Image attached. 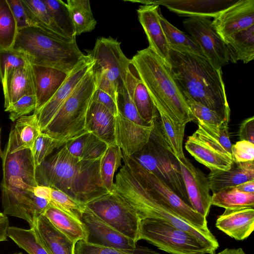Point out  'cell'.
I'll return each instance as SVG.
<instances>
[{
	"mask_svg": "<svg viewBox=\"0 0 254 254\" xmlns=\"http://www.w3.org/2000/svg\"><path fill=\"white\" fill-rule=\"evenodd\" d=\"M169 48L172 75L185 99L201 103L230 120L222 68H216L206 57L185 48Z\"/></svg>",
	"mask_w": 254,
	"mask_h": 254,
	"instance_id": "1",
	"label": "cell"
},
{
	"mask_svg": "<svg viewBox=\"0 0 254 254\" xmlns=\"http://www.w3.org/2000/svg\"><path fill=\"white\" fill-rule=\"evenodd\" d=\"M100 159L82 160L71 154L64 145L36 167L37 183L59 190L85 205L108 192L101 181Z\"/></svg>",
	"mask_w": 254,
	"mask_h": 254,
	"instance_id": "2",
	"label": "cell"
},
{
	"mask_svg": "<svg viewBox=\"0 0 254 254\" xmlns=\"http://www.w3.org/2000/svg\"><path fill=\"white\" fill-rule=\"evenodd\" d=\"M130 61L158 111L181 124L196 123L172 76L170 65L149 47L137 51Z\"/></svg>",
	"mask_w": 254,
	"mask_h": 254,
	"instance_id": "3",
	"label": "cell"
},
{
	"mask_svg": "<svg viewBox=\"0 0 254 254\" xmlns=\"http://www.w3.org/2000/svg\"><path fill=\"white\" fill-rule=\"evenodd\" d=\"M114 192L138 215L141 219H158L196 237L215 252L219 247L212 233L201 231L183 220L154 194L148 190L128 168H124L116 175Z\"/></svg>",
	"mask_w": 254,
	"mask_h": 254,
	"instance_id": "4",
	"label": "cell"
},
{
	"mask_svg": "<svg viewBox=\"0 0 254 254\" xmlns=\"http://www.w3.org/2000/svg\"><path fill=\"white\" fill-rule=\"evenodd\" d=\"M12 48L24 53L31 64L57 68L67 73L86 57L76 41L64 42L34 26L18 30Z\"/></svg>",
	"mask_w": 254,
	"mask_h": 254,
	"instance_id": "5",
	"label": "cell"
},
{
	"mask_svg": "<svg viewBox=\"0 0 254 254\" xmlns=\"http://www.w3.org/2000/svg\"><path fill=\"white\" fill-rule=\"evenodd\" d=\"M96 88L91 67L42 132L66 142L87 132V114Z\"/></svg>",
	"mask_w": 254,
	"mask_h": 254,
	"instance_id": "6",
	"label": "cell"
},
{
	"mask_svg": "<svg viewBox=\"0 0 254 254\" xmlns=\"http://www.w3.org/2000/svg\"><path fill=\"white\" fill-rule=\"evenodd\" d=\"M92 60V70L96 88L109 94L117 103L118 94L126 88L131 61L123 52L121 43L109 37L98 38L91 50H86Z\"/></svg>",
	"mask_w": 254,
	"mask_h": 254,
	"instance_id": "7",
	"label": "cell"
},
{
	"mask_svg": "<svg viewBox=\"0 0 254 254\" xmlns=\"http://www.w3.org/2000/svg\"><path fill=\"white\" fill-rule=\"evenodd\" d=\"M131 157L143 168L161 179L190 205L178 160L165 140L158 118L153 122L148 142Z\"/></svg>",
	"mask_w": 254,
	"mask_h": 254,
	"instance_id": "8",
	"label": "cell"
},
{
	"mask_svg": "<svg viewBox=\"0 0 254 254\" xmlns=\"http://www.w3.org/2000/svg\"><path fill=\"white\" fill-rule=\"evenodd\" d=\"M229 123L214 126L197 121V129L185 142L188 152L210 171H227L233 163Z\"/></svg>",
	"mask_w": 254,
	"mask_h": 254,
	"instance_id": "9",
	"label": "cell"
},
{
	"mask_svg": "<svg viewBox=\"0 0 254 254\" xmlns=\"http://www.w3.org/2000/svg\"><path fill=\"white\" fill-rule=\"evenodd\" d=\"M143 240L170 254H214L196 237L163 220H140L137 241Z\"/></svg>",
	"mask_w": 254,
	"mask_h": 254,
	"instance_id": "10",
	"label": "cell"
},
{
	"mask_svg": "<svg viewBox=\"0 0 254 254\" xmlns=\"http://www.w3.org/2000/svg\"><path fill=\"white\" fill-rule=\"evenodd\" d=\"M36 181L13 179L1 182L3 213L25 220L31 227L39 216L44 214L50 205L45 198L36 196Z\"/></svg>",
	"mask_w": 254,
	"mask_h": 254,
	"instance_id": "11",
	"label": "cell"
},
{
	"mask_svg": "<svg viewBox=\"0 0 254 254\" xmlns=\"http://www.w3.org/2000/svg\"><path fill=\"white\" fill-rule=\"evenodd\" d=\"M123 161L138 180L150 192L162 200L179 217L190 225L207 233H211L206 218L185 202L168 186L152 173L146 170L131 156L123 153Z\"/></svg>",
	"mask_w": 254,
	"mask_h": 254,
	"instance_id": "12",
	"label": "cell"
},
{
	"mask_svg": "<svg viewBox=\"0 0 254 254\" xmlns=\"http://www.w3.org/2000/svg\"><path fill=\"white\" fill-rule=\"evenodd\" d=\"M85 206L107 224L137 243L140 219L115 192L101 195Z\"/></svg>",
	"mask_w": 254,
	"mask_h": 254,
	"instance_id": "13",
	"label": "cell"
},
{
	"mask_svg": "<svg viewBox=\"0 0 254 254\" xmlns=\"http://www.w3.org/2000/svg\"><path fill=\"white\" fill-rule=\"evenodd\" d=\"M183 23L214 67L221 68L229 63L226 44L214 29L210 18L188 17Z\"/></svg>",
	"mask_w": 254,
	"mask_h": 254,
	"instance_id": "14",
	"label": "cell"
},
{
	"mask_svg": "<svg viewBox=\"0 0 254 254\" xmlns=\"http://www.w3.org/2000/svg\"><path fill=\"white\" fill-rule=\"evenodd\" d=\"M80 220L86 232L84 241L88 243L127 251L138 247L134 241L112 228L85 206Z\"/></svg>",
	"mask_w": 254,
	"mask_h": 254,
	"instance_id": "15",
	"label": "cell"
},
{
	"mask_svg": "<svg viewBox=\"0 0 254 254\" xmlns=\"http://www.w3.org/2000/svg\"><path fill=\"white\" fill-rule=\"evenodd\" d=\"M190 205L207 218L211 206V195L207 175L184 156L178 160Z\"/></svg>",
	"mask_w": 254,
	"mask_h": 254,
	"instance_id": "16",
	"label": "cell"
},
{
	"mask_svg": "<svg viewBox=\"0 0 254 254\" xmlns=\"http://www.w3.org/2000/svg\"><path fill=\"white\" fill-rule=\"evenodd\" d=\"M93 62L88 56L68 74L53 96L36 112L41 131L48 125L62 104L92 67Z\"/></svg>",
	"mask_w": 254,
	"mask_h": 254,
	"instance_id": "17",
	"label": "cell"
},
{
	"mask_svg": "<svg viewBox=\"0 0 254 254\" xmlns=\"http://www.w3.org/2000/svg\"><path fill=\"white\" fill-rule=\"evenodd\" d=\"M212 25L224 41L254 25V0H239L212 20Z\"/></svg>",
	"mask_w": 254,
	"mask_h": 254,
	"instance_id": "18",
	"label": "cell"
},
{
	"mask_svg": "<svg viewBox=\"0 0 254 254\" xmlns=\"http://www.w3.org/2000/svg\"><path fill=\"white\" fill-rule=\"evenodd\" d=\"M239 0H129L144 5H161L178 15L189 17L214 18Z\"/></svg>",
	"mask_w": 254,
	"mask_h": 254,
	"instance_id": "19",
	"label": "cell"
},
{
	"mask_svg": "<svg viewBox=\"0 0 254 254\" xmlns=\"http://www.w3.org/2000/svg\"><path fill=\"white\" fill-rule=\"evenodd\" d=\"M153 127V122L149 126L140 125L127 119L119 112L115 117L116 144L123 153L131 156L148 142Z\"/></svg>",
	"mask_w": 254,
	"mask_h": 254,
	"instance_id": "20",
	"label": "cell"
},
{
	"mask_svg": "<svg viewBox=\"0 0 254 254\" xmlns=\"http://www.w3.org/2000/svg\"><path fill=\"white\" fill-rule=\"evenodd\" d=\"M159 5H140L138 18L147 38L149 47L170 65V48L161 27Z\"/></svg>",
	"mask_w": 254,
	"mask_h": 254,
	"instance_id": "21",
	"label": "cell"
},
{
	"mask_svg": "<svg viewBox=\"0 0 254 254\" xmlns=\"http://www.w3.org/2000/svg\"><path fill=\"white\" fill-rule=\"evenodd\" d=\"M220 231L238 241L247 238L254 229V209L253 207H241L225 209L219 215L215 223Z\"/></svg>",
	"mask_w": 254,
	"mask_h": 254,
	"instance_id": "22",
	"label": "cell"
},
{
	"mask_svg": "<svg viewBox=\"0 0 254 254\" xmlns=\"http://www.w3.org/2000/svg\"><path fill=\"white\" fill-rule=\"evenodd\" d=\"M31 67L37 101L35 113L53 96L68 73L57 68L37 64H31Z\"/></svg>",
	"mask_w": 254,
	"mask_h": 254,
	"instance_id": "23",
	"label": "cell"
},
{
	"mask_svg": "<svg viewBox=\"0 0 254 254\" xmlns=\"http://www.w3.org/2000/svg\"><path fill=\"white\" fill-rule=\"evenodd\" d=\"M1 81L5 109L24 96L34 95L31 64L6 69Z\"/></svg>",
	"mask_w": 254,
	"mask_h": 254,
	"instance_id": "24",
	"label": "cell"
},
{
	"mask_svg": "<svg viewBox=\"0 0 254 254\" xmlns=\"http://www.w3.org/2000/svg\"><path fill=\"white\" fill-rule=\"evenodd\" d=\"M32 228L40 244L49 254H74L75 244L57 229L43 214L35 220Z\"/></svg>",
	"mask_w": 254,
	"mask_h": 254,
	"instance_id": "25",
	"label": "cell"
},
{
	"mask_svg": "<svg viewBox=\"0 0 254 254\" xmlns=\"http://www.w3.org/2000/svg\"><path fill=\"white\" fill-rule=\"evenodd\" d=\"M1 159L2 182L13 179L36 181V167L30 149L11 153L5 146L2 151Z\"/></svg>",
	"mask_w": 254,
	"mask_h": 254,
	"instance_id": "26",
	"label": "cell"
},
{
	"mask_svg": "<svg viewBox=\"0 0 254 254\" xmlns=\"http://www.w3.org/2000/svg\"><path fill=\"white\" fill-rule=\"evenodd\" d=\"M126 87L142 119L151 125L159 117V113L131 63L127 73Z\"/></svg>",
	"mask_w": 254,
	"mask_h": 254,
	"instance_id": "27",
	"label": "cell"
},
{
	"mask_svg": "<svg viewBox=\"0 0 254 254\" xmlns=\"http://www.w3.org/2000/svg\"><path fill=\"white\" fill-rule=\"evenodd\" d=\"M207 177L210 190L215 193L225 188L254 180V163L233 162L229 170L210 171Z\"/></svg>",
	"mask_w": 254,
	"mask_h": 254,
	"instance_id": "28",
	"label": "cell"
},
{
	"mask_svg": "<svg viewBox=\"0 0 254 254\" xmlns=\"http://www.w3.org/2000/svg\"><path fill=\"white\" fill-rule=\"evenodd\" d=\"M86 130L108 146L116 145L115 138V116L105 107L92 101L86 122Z\"/></svg>",
	"mask_w": 254,
	"mask_h": 254,
	"instance_id": "29",
	"label": "cell"
},
{
	"mask_svg": "<svg viewBox=\"0 0 254 254\" xmlns=\"http://www.w3.org/2000/svg\"><path fill=\"white\" fill-rule=\"evenodd\" d=\"M5 146L11 153L31 149L41 133L37 116L33 114L22 117L15 121Z\"/></svg>",
	"mask_w": 254,
	"mask_h": 254,
	"instance_id": "30",
	"label": "cell"
},
{
	"mask_svg": "<svg viewBox=\"0 0 254 254\" xmlns=\"http://www.w3.org/2000/svg\"><path fill=\"white\" fill-rule=\"evenodd\" d=\"M30 26L41 28L67 43L76 41L68 36L54 21L43 0H21Z\"/></svg>",
	"mask_w": 254,
	"mask_h": 254,
	"instance_id": "31",
	"label": "cell"
},
{
	"mask_svg": "<svg viewBox=\"0 0 254 254\" xmlns=\"http://www.w3.org/2000/svg\"><path fill=\"white\" fill-rule=\"evenodd\" d=\"M72 155L82 160L100 159L108 145L90 132H86L67 141L64 144Z\"/></svg>",
	"mask_w": 254,
	"mask_h": 254,
	"instance_id": "32",
	"label": "cell"
},
{
	"mask_svg": "<svg viewBox=\"0 0 254 254\" xmlns=\"http://www.w3.org/2000/svg\"><path fill=\"white\" fill-rule=\"evenodd\" d=\"M43 215L75 244L85 240L86 232L83 224L76 217L50 204Z\"/></svg>",
	"mask_w": 254,
	"mask_h": 254,
	"instance_id": "33",
	"label": "cell"
},
{
	"mask_svg": "<svg viewBox=\"0 0 254 254\" xmlns=\"http://www.w3.org/2000/svg\"><path fill=\"white\" fill-rule=\"evenodd\" d=\"M228 60L236 64L238 61L247 64L254 59V25L241 31L224 40Z\"/></svg>",
	"mask_w": 254,
	"mask_h": 254,
	"instance_id": "34",
	"label": "cell"
},
{
	"mask_svg": "<svg viewBox=\"0 0 254 254\" xmlns=\"http://www.w3.org/2000/svg\"><path fill=\"white\" fill-rule=\"evenodd\" d=\"M160 127L171 151L177 160L184 156L183 141L186 124L174 121L167 114L158 111Z\"/></svg>",
	"mask_w": 254,
	"mask_h": 254,
	"instance_id": "35",
	"label": "cell"
},
{
	"mask_svg": "<svg viewBox=\"0 0 254 254\" xmlns=\"http://www.w3.org/2000/svg\"><path fill=\"white\" fill-rule=\"evenodd\" d=\"M66 4L75 36L91 32L97 23L88 0H67Z\"/></svg>",
	"mask_w": 254,
	"mask_h": 254,
	"instance_id": "36",
	"label": "cell"
},
{
	"mask_svg": "<svg viewBox=\"0 0 254 254\" xmlns=\"http://www.w3.org/2000/svg\"><path fill=\"white\" fill-rule=\"evenodd\" d=\"M211 205L225 209L254 207V193H246L235 187L223 189L212 193Z\"/></svg>",
	"mask_w": 254,
	"mask_h": 254,
	"instance_id": "37",
	"label": "cell"
},
{
	"mask_svg": "<svg viewBox=\"0 0 254 254\" xmlns=\"http://www.w3.org/2000/svg\"><path fill=\"white\" fill-rule=\"evenodd\" d=\"M123 153L117 145L108 146L100 159V174L104 187L108 192H113L114 176L122 167Z\"/></svg>",
	"mask_w": 254,
	"mask_h": 254,
	"instance_id": "38",
	"label": "cell"
},
{
	"mask_svg": "<svg viewBox=\"0 0 254 254\" xmlns=\"http://www.w3.org/2000/svg\"><path fill=\"white\" fill-rule=\"evenodd\" d=\"M18 30L7 0H0V49L12 48Z\"/></svg>",
	"mask_w": 254,
	"mask_h": 254,
	"instance_id": "39",
	"label": "cell"
},
{
	"mask_svg": "<svg viewBox=\"0 0 254 254\" xmlns=\"http://www.w3.org/2000/svg\"><path fill=\"white\" fill-rule=\"evenodd\" d=\"M8 237L28 254H49L38 240L32 228L26 229L9 226Z\"/></svg>",
	"mask_w": 254,
	"mask_h": 254,
	"instance_id": "40",
	"label": "cell"
},
{
	"mask_svg": "<svg viewBox=\"0 0 254 254\" xmlns=\"http://www.w3.org/2000/svg\"><path fill=\"white\" fill-rule=\"evenodd\" d=\"M160 22L169 46L185 48L197 55L205 56L198 44L190 37L171 24L161 14Z\"/></svg>",
	"mask_w": 254,
	"mask_h": 254,
	"instance_id": "41",
	"label": "cell"
},
{
	"mask_svg": "<svg viewBox=\"0 0 254 254\" xmlns=\"http://www.w3.org/2000/svg\"><path fill=\"white\" fill-rule=\"evenodd\" d=\"M54 21L68 36L75 39L66 3L61 0H43Z\"/></svg>",
	"mask_w": 254,
	"mask_h": 254,
	"instance_id": "42",
	"label": "cell"
},
{
	"mask_svg": "<svg viewBox=\"0 0 254 254\" xmlns=\"http://www.w3.org/2000/svg\"><path fill=\"white\" fill-rule=\"evenodd\" d=\"M66 142L41 132L31 149L36 167L40 165L55 150L59 149Z\"/></svg>",
	"mask_w": 254,
	"mask_h": 254,
	"instance_id": "43",
	"label": "cell"
},
{
	"mask_svg": "<svg viewBox=\"0 0 254 254\" xmlns=\"http://www.w3.org/2000/svg\"><path fill=\"white\" fill-rule=\"evenodd\" d=\"M74 254H159L147 247L138 246L134 250L127 251L100 246L87 243L84 240L78 241L74 248Z\"/></svg>",
	"mask_w": 254,
	"mask_h": 254,
	"instance_id": "44",
	"label": "cell"
},
{
	"mask_svg": "<svg viewBox=\"0 0 254 254\" xmlns=\"http://www.w3.org/2000/svg\"><path fill=\"white\" fill-rule=\"evenodd\" d=\"M48 200L50 204L80 219L85 205L75 200L63 191L50 187Z\"/></svg>",
	"mask_w": 254,
	"mask_h": 254,
	"instance_id": "45",
	"label": "cell"
},
{
	"mask_svg": "<svg viewBox=\"0 0 254 254\" xmlns=\"http://www.w3.org/2000/svg\"><path fill=\"white\" fill-rule=\"evenodd\" d=\"M185 100L190 111L196 120V123L197 121H200L208 125L218 126L226 121H230L201 103L190 99Z\"/></svg>",
	"mask_w": 254,
	"mask_h": 254,
	"instance_id": "46",
	"label": "cell"
},
{
	"mask_svg": "<svg viewBox=\"0 0 254 254\" xmlns=\"http://www.w3.org/2000/svg\"><path fill=\"white\" fill-rule=\"evenodd\" d=\"M30 64L26 55L13 48L0 49V79L3 77L5 70L10 68L23 66Z\"/></svg>",
	"mask_w": 254,
	"mask_h": 254,
	"instance_id": "47",
	"label": "cell"
},
{
	"mask_svg": "<svg viewBox=\"0 0 254 254\" xmlns=\"http://www.w3.org/2000/svg\"><path fill=\"white\" fill-rule=\"evenodd\" d=\"M118 106L119 112L129 120L142 126L150 125L147 124L140 116L126 87L122 93L118 94Z\"/></svg>",
	"mask_w": 254,
	"mask_h": 254,
	"instance_id": "48",
	"label": "cell"
},
{
	"mask_svg": "<svg viewBox=\"0 0 254 254\" xmlns=\"http://www.w3.org/2000/svg\"><path fill=\"white\" fill-rule=\"evenodd\" d=\"M37 101L35 95H26L5 109L9 113V118L14 122L19 118L27 116L32 111L35 110Z\"/></svg>",
	"mask_w": 254,
	"mask_h": 254,
	"instance_id": "49",
	"label": "cell"
},
{
	"mask_svg": "<svg viewBox=\"0 0 254 254\" xmlns=\"http://www.w3.org/2000/svg\"><path fill=\"white\" fill-rule=\"evenodd\" d=\"M233 160L236 163L254 161V144L246 140H240L232 145Z\"/></svg>",
	"mask_w": 254,
	"mask_h": 254,
	"instance_id": "50",
	"label": "cell"
},
{
	"mask_svg": "<svg viewBox=\"0 0 254 254\" xmlns=\"http://www.w3.org/2000/svg\"><path fill=\"white\" fill-rule=\"evenodd\" d=\"M7 1L16 22L18 29L30 26L21 0H7Z\"/></svg>",
	"mask_w": 254,
	"mask_h": 254,
	"instance_id": "51",
	"label": "cell"
},
{
	"mask_svg": "<svg viewBox=\"0 0 254 254\" xmlns=\"http://www.w3.org/2000/svg\"><path fill=\"white\" fill-rule=\"evenodd\" d=\"M92 100L99 103L109 110L115 117L119 112L117 103L108 93L96 88Z\"/></svg>",
	"mask_w": 254,
	"mask_h": 254,
	"instance_id": "52",
	"label": "cell"
},
{
	"mask_svg": "<svg viewBox=\"0 0 254 254\" xmlns=\"http://www.w3.org/2000/svg\"><path fill=\"white\" fill-rule=\"evenodd\" d=\"M240 140H246L254 144V117L244 120L240 124L238 131Z\"/></svg>",
	"mask_w": 254,
	"mask_h": 254,
	"instance_id": "53",
	"label": "cell"
},
{
	"mask_svg": "<svg viewBox=\"0 0 254 254\" xmlns=\"http://www.w3.org/2000/svg\"><path fill=\"white\" fill-rule=\"evenodd\" d=\"M9 226V220L6 216L0 219V242L7 241Z\"/></svg>",
	"mask_w": 254,
	"mask_h": 254,
	"instance_id": "54",
	"label": "cell"
},
{
	"mask_svg": "<svg viewBox=\"0 0 254 254\" xmlns=\"http://www.w3.org/2000/svg\"><path fill=\"white\" fill-rule=\"evenodd\" d=\"M235 187L240 191L246 193H254V180L247 181Z\"/></svg>",
	"mask_w": 254,
	"mask_h": 254,
	"instance_id": "55",
	"label": "cell"
},
{
	"mask_svg": "<svg viewBox=\"0 0 254 254\" xmlns=\"http://www.w3.org/2000/svg\"><path fill=\"white\" fill-rule=\"evenodd\" d=\"M216 254H247L242 248L225 249Z\"/></svg>",
	"mask_w": 254,
	"mask_h": 254,
	"instance_id": "56",
	"label": "cell"
},
{
	"mask_svg": "<svg viewBox=\"0 0 254 254\" xmlns=\"http://www.w3.org/2000/svg\"><path fill=\"white\" fill-rule=\"evenodd\" d=\"M2 155V151L1 148V142H0V158H1Z\"/></svg>",
	"mask_w": 254,
	"mask_h": 254,
	"instance_id": "57",
	"label": "cell"
},
{
	"mask_svg": "<svg viewBox=\"0 0 254 254\" xmlns=\"http://www.w3.org/2000/svg\"><path fill=\"white\" fill-rule=\"evenodd\" d=\"M6 215L3 213L0 212V219L5 217Z\"/></svg>",
	"mask_w": 254,
	"mask_h": 254,
	"instance_id": "58",
	"label": "cell"
},
{
	"mask_svg": "<svg viewBox=\"0 0 254 254\" xmlns=\"http://www.w3.org/2000/svg\"><path fill=\"white\" fill-rule=\"evenodd\" d=\"M13 254H23L21 252H15V253H13Z\"/></svg>",
	"mask_w": 254,
	"mask_h": 254,
	"instance_id": "59",
	"label": "cell"
}]
</instances>
